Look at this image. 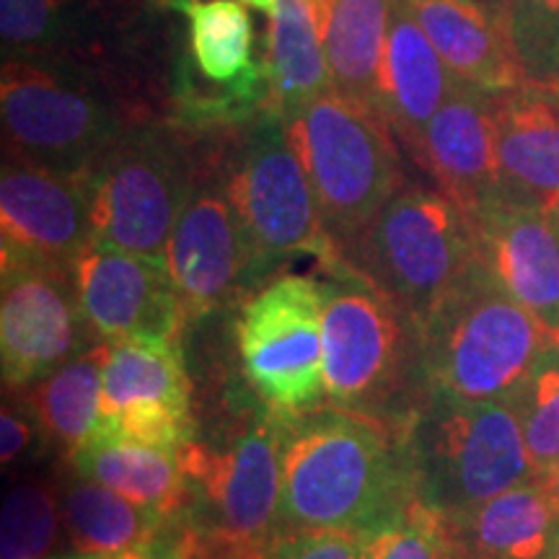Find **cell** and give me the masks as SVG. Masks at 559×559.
<instances>
[{"label": "cell", "instance_id": "1", "mask_svg": "<svg viewBox=\"0 0 559 559\" xmlns=\"http://www.w3.org/2000/svg\"><path fill=\"white\" fill-rule=\"evenodd\" d=\"M404 436L394 425L337 407L285 417V528L366 531L415 502Z\"/></svg>", "mask_w": 559, "mask_h": 559}, {"label": "cell", "instance_id": "2", "mask_svg": "<svg viewBox=\"0 0 559 559\" xmlns=\"http://www.w3.org/2000/svg\"><path fill=\"white\" fill-rule=\"evenodd\" d=\"M324 270L326 407L402 430L430 394L419 330L345 262Z\"/></svg>", "mask_w": 559, "mask_h": 559}, {"label": "cell", "instance_id": "3", "mask_svg": "<svg viewBox=\"0 0 559 559\" xmlns=\"http://www.w3.org/2000/svg\"><path fill=\"white\" fill-rule=\"evenodd\" d=\"M402 436L417 502L445 519L539 474L510 400L472 402L430 389Z\"/></svg>", "mask_w": 559, "mask_h": 559}, {"label": "cell", "instance_id": "4", "mask_svg": "<svg viewBox=\"0 0 559 559\" xmlns=\"http://www.w3.org/2000/svg\"><path fill=\"white\" fill-rule=\"evenodd\" d=\"M419 340L430 389L472 402L510 400L555 345L481 264L430 313Z\"/></svg>", "mask_w": 559, "mask_h": 559}, {"label": "cell", "instance_id": "5", "mask_svg": "<svg viewBox=\"0 0 559 559\" xmlns=\"http://www.w3.org/2000/svg\"><path fill=\"white\" fill-rule=\"evenodd\" d=\"M417 330L477 270L472 223L438 190L404 185L340 254Z\"/></svg>", "mask_w": 559, "mask_h": 559}, {"label": "cell", "instance_id": "6", "mask_svg": "<svg viewBox=\"0 0 559 559\" xmlns=\"http://www.w3.org/2000/svg\"><path fill=\"white\" fill-rule=\"evenodd\" d=\"M285 124L300 164L309 171L340 260L383 205L409 185L396 145L400 140H394L381 115L334 88Z\"/></svg>", "mask_w": 559, "mask_h": 559}, {"label": "cell", "instance_id": "7", "mask_svg": "<svg viewBox=\"0 0 559 559\" xmlns=\"http://www.w3.org/2000/svg\"><path fill=\"white\" fill-rule=\"evenodd\" d=\"M228 190L247 236L251 285L262 288L298 257L337 262L309 171L293 148L288 124L264 111L228 151Z\"/></svg>", "mask_w": 559, "mask_h": 559}, {"label": "cell", "instance_id": "8", "mask_svg": "<svg viewBox=\"0 0 559 559\" xmlns=\"http://www.w3.org/2000/svg\"><path fill=\"white\" fill-rule=\"evenodd\" d=\"M3 158L91 174L132 130L120 107L66 62L9 58L0 70Z\"/></svg>", "mask_w": 559, "mask_h": 559}, {"label": "cell", "instance_id": "9", "mask_svg": "<svg viewBox=\"0 0 559 559\" xmlns=\"http://www.w3.org/2000/svg\"><path fill=\"white\" fill-rule=\"evenodd\" d=\"M202 151L177 128L135 124L91 171L99 243L164 260L198 177Z\"/></svg>", "mask_w": 559, "mask_h": 559}, {"label": "cell", "instance_id": "10", "mask_svg": "<svg viewBox=\"0 0 559 559\" xmlns=\"http://www.w3.org/2000/svg\"><path fill=\"white\" fill-rule=\"evenodd\" d=\"M236 342L264 407L285 417L326 407L324 280L272 277L241 306Z\"/></svg>", "mask_w": 559, "mask_h": 559}, {"label": "cell", "instance_id": "11", "mask_svg": "<svg viewBox=\"0 0 559 559\" xmlns=\"http://www.w3.org/2000/svg\"><path fill=\"white\" fill-rule=\"evenodd\" d=\"M187 319L226 309L251 285L247 236L228 190V153L202 151L198 177L164 254Z\"/></svg>", "mask_w": 559, "mask_h": 559}, {"label": "cell", "instance_id": "12", "mask_svg": "<svg viewBox=\"0 0 559 559\" xmlns=\"http://www.w3.org/2000/svg\"><path fill=\"white\" fill-rule=\"evenodd\" d=\"M0 368L5 391H24L99 345L83 317L73 272L0 264Z\"/></svg>", "mask_w": 559, "mask_h": 559}, {"label": "cell", "instance_id": "13", "mask_svg": "<svg viewBox=\"0 0 559 559\" xmlns=\"http://www.w3.org/2000/svg\"><path fill=\"white\" fill-rule=\"evenodd\" d=\"M99 432L174 451L194 443L192 386L179 342H109Z\"/></svg>", "mask_w": 559, "mask_h": 559}, {"label": "cell", "instance_id": "14", "mask_svg": "<svg viewBox=\"0 0 559 559\" xmlns=\"http://www.w3.org/2000/svg\"><path fill=\"white\" fill-rule=\"evenodd\" d=\"M94 241L91 174H62L3 158L0 264L73 270Z\"/></svg>", "mask_w": 559, "mask_h": 559}, {"label": "cell", "instance_id": "15", "mask_svg": "<svg viewBox=\"0 0 559 559\" xmlns=\"http://www.w3.org/2000/svg\"><path fill=\"white\" fill-rule=\"evenodd\" d=\"M70 272L83 317L102 342H179L190 324L164 260L94 241Z\"/></svg>", "mask_w": 559, "mask_h": 559}, {"label": "cell", "instance_id": "16", "mask_svg": "<svg viewBox=\"0 0 559 559\" xmlns=\"http://www.w3.org/2000/svg\"><path fill=\"white\" fill-rule=\"evenodd\" d=\"M498 198L559 218V81H526L492 96Z\"/></svg>", "mask_w": 559, "mask_h": 559}, {"label": "cell", "instance_id": "17", "mask_svg": "<svg viewBox=\"0 0 559 559\" xmlns=\"http://www.w3.org/2000/svg\"><path fill=\"white\" fill-rule=\"evenodd\" d=\"M469 223L481 270L559 345V218L492 202Z\"/></svg>", "mask_w": 559, "mask_h": 559}, {"label": "cell", "instance_id": "18", "mask_svg": "<svg viewBox=\"0 0 559 559\" xmlns=\"http://www.w3.org/2000/svg\"><path fill=\"white\" fill-rule=\"evenodd\" d=\"M415 164L466 218L498 198L492 96L459 83L428 122Z\"/></svg>", "mask_w": 559, "mask_h": 559}, {"label": "cell", "instance_id": "19", "mask_svg": "<svg viewBox=\"0 0 559 559\" xmlns=\"http://www.w3.org/2000/svg\"><path fill=\"white\" fill-rule=\"evenodd\" d=\"M407 5L461 83L498 96L528 81L498 11L479 0H407Z\"/></svg>", "mask_w": 559, "mask_h": 559}, {"label": "cell", "instance_id": "20", "mask_svg": "<svg viewBox=\"0 0 559 559\" xmlns=\"http://www.w3.org/2000/svg\"><path fill=\"white\" fill-rule=\"evenodd\" d=\"M459 83L428 34L419 29L407 0H396L381 73V111L412 160L419 153L428 122Z\"/></svg>", "mask_w": 559, "mask_h": 559}, {"label": "cell", "instance_id": "21", "mask_svg": "<svg viewBox=\"0 0 559 559\" xmlns=\"http://www.w3.org/2000/svg\"><path fill=\"white\" fill-rule=\"evenodd\" d=\"M443 521L459 559H547L559 531V508L536 474Z\"/></svg>", "mask_w": 559, "mask_h": 559}, {"label": "cell", "instance_id": "22", "mask_svg": "<svg viewBox=\"0 0 559 559\" xmlns=\"http://www.w3.org/2000/svg\"><path fill=\"white\" fill-rule=\"evenodd\" d=\"M73 472L115 489L140 506L185 519L190 502L185 453L96 432L68 453Z\"/></svg>", "mask_w": 559, "mask_h": 559}, {"label": "cell", "instance_id": "23", "mask_svg": "<svg viewBox=\"0 0 559 559\" xmlns=\"http://www.w3.org/2000/svg\"><path fill=\"white\" fill-rule=\"evenodd\" d=\"M187 19L190 50L210 83L267 107L270 75L264 55L254 58V24L239 0H166Z\"/></svg>", "mask_w": 559, "mask_h": 559}, {"label": "cell", "instance_id": "24", "mask_svg": "<svg viewBox=\"0 0 559 559\" xmlns=\"http://www.w3.org/2000/svg\"><path fill=\"white\" fill-rule=\"evenodd\" d=\"M262 55L270 75L267 111L283 122L296 120L332 88L324 32L311 0H277Z\"/></svg>", "mask_w": 559, "mask_h": 559}, {"label": "cell", "instance_id": "25", "mask_svg": "<svg viewBox=\"0 0 559 559\" xmlns=\"http://www.w3.org/2000/svg\"><path fill=\"white\" fill-rule=\"evenodd\" d=\"M62 523L75 551L120 555L160 539L185 519L140 506L115 489L73 472L60 485Z\"/></svg>", "mask_w": 559, "mask_h": 559}, {"label": "cell", "instance_id": "26", "mask_svg": "<svg viewBox=\"0 0 559 559\" xmlns=\"http://www.w3.org/2000/svg\"><path fill=\"white\" fill-rule=\"evenodd\" d=\"M394 9L396 0H337L324 29L332 88L381 117V73Z\"/></svg>", "mask_w": 559, "mask_h": 559}, {"label": "cell", "instance_id": "27", "mask_svg": "<svg viewBox=\"0 0 559 559\" xmlns=\"http://www.w3.org/2000/svg\"><path fill=\"white\" fill-rule=\"evenodd\" d=\"M109 342L88 347L50 376L19 391L26 404L37 412L55 443L68 453L86 443L102 428L104 362Z\"/></svg>", "mask_w": 559, "mask_h": 559}, {"label": "cell", "instance_id": "28", "mask_svg": "<svg viewBox=\"0 0 559 559\" xmlns=\"http://www.w3.org/2000/svg\"><path fill=\"white\" fill-rule=\"evenodd\" d=\"M62 531L60 487L41 479H19L5 489L0 559H50Z\"/></svg>", "mask_w": 559, "mask_h": 559}, {"label": "cell", "instance_id": "29", "mask_svg": "<svg viewBox=\"0 0 559 559\" xmlns=\"http://www.w3.org/2000/svg\"><path fill=\"white\" fill-rule=\"evenodd\" d=\"M521 419L528 456L536 472L559 461V345H551L528 379L510 396Z\"/></svg>", "mask_w": 559, "mask_h": 559}, {"label": "cell", "instance_id": "30", "mask_svg": "<svg viewBox=\"0 0 559 559\" xmlns=\"http://www.w3.org/2000/svg\"><path fill=\"white\" fill-rule=\"evenodd\" d=\"M73 0H0L3 58L52 60L70 41Z\"/></svg>", "mask_w": 559, "mask_h": 559}, {"label": "cell", "instance_id": "31", "mask_svg": "<svg viewBox=\"0 0 559 559\" xmlns=\"http://www.w3.org/2000/svg\"><path fill=\"white\" fill-rule=\"evenodd\" d=\"M498 13L528 81H559V0H500Z\"/></svg>", "mask_w": 559, "mask_h": 559}, {"label": "cell", "instance_id": "32", "mask_svg": "<svg viewBox=\"0 0 559 559\" xmlns=\"http://www.w3.org/2000/svg\"><path fill=\"white\" fill-rule=\"evenodd\" d=\"M366 559H459L443 515L423 502H412L404 513L362 534Z\"/></svg>", "mask_w": 559, "mask_h": 559}, {"label": "cell", "instance_id": "33", "mask_svg": "<svg viewBox=\"0 0 559 559\" xmlns=\"http://www.w3.org/2000/svg\"><path fill=\"white\" fill-rule=\"evenodd\" d=\"M52 443L41 419L19 391H9L0 409V464L3 469L32 466Z\"/></svg>", "mask_w": 559, "mask_h": 559}, {"label": "cell", "instance_id": "34", "mask_svg": "<svg viewBox=\"0 0 559 559\" xmlns=\"http://www.w3.org/2000/svg\"><path fill=\"white\" fill-rule=\"evenodd\" d=\"M264 559H366V544L358 531L285 528Z\"/></svg>", "mask_w": 559, "mask_h": 559}, {"label": "cell", "instance_id": "35", "mask_svg": "<svg viewBox=\"0 0 559 559\" xmlns=\"http://www.w3.org/2000/svg\"><path fill=\"white\" fill-rule=\"evenodd\" d=\"M60 559H190V534H187V523H179L177 528H171L160 539L145 544V547L120 551V555H83V551H75V555Z\"/></svg>", "mask_w": 559, "mask_h": 559}, {"label": "cell", "instance_id": "36", "mask_svg": "<svg viewBox=\"0 0 559 559\" xmlns=\"http://www.w3.org/2000/svg\"><path fill=\"white\" fill-rule=\"evenodd\" d=\"M539 479L544 481V487L549 489L551 500H555V506L559 508V461L555 466H549V469L539 472Z\"/></svg>", "mask_w": 559, "mask_h": 559}, {"label": "cell", "instance_id": "37", "mask_svg": "<svg viewBox=\"0 0 559 559\" xmlns=\"http://www.w3.org/2000/svg\"><path fill=\"white\" fill-rule=\"evenodd\" d=\"M311 3H313V11H317V16H319L321 32H324L326 29V21H330L332 5L337 3V0H311Z\"/></svg>", "mask_w": 559, "mask_h": 559}, {"label": "cell", "instance_id": "38", "mask_svg": "<svg viewBox=\"0 0 559 559\" xmlns=\"http://www.w3.org/2000/svg\"><path fill=\"white\" fill-rule=\"evenodd\" d=\"M241 3H247V5H251V9H257V11H264V13H267V16H272V11L277 9V0H241Z\"/></svg>", "mask_w": 559, "mask_h": 559}, {"label": "cell", "instance_id": "39", "mask_svg": "<svg viewBox=\"0 0 559 559\" xmlns=\"http://www.w3.org/2000/svg\"><path fill=\"white\" fill-rule=\"evenodd\" d=\"M547 559H559V531H557V539H555V544H551Z\"/></svg>", "mask_w": 559, "mask_h": 559}]
</instances>
